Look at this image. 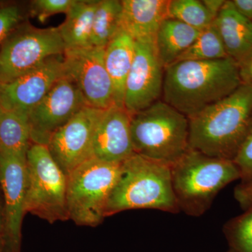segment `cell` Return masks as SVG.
Instances as JSON below:
<instances>
[{"mask_svg": "<svg viewBox=\"0 0 252 252\" xmlns=\"http://www.w3.org/2000/svg\"><path fill=\"white\" fill-rule=\"evenodd\" d=\"M238 63L177 61L165 67L162 100L189 118L225 98L242 85Z\"/></svg>", "mask_w": 252, "mask_h": 252, "instance_id": "6da1fadb", "label": "cell"}, {"mask_svg": "<svg viewBox=\"0 0 252 252\" xmlns=\"http://www.w3.org/2000/svg\"><path fill=\"white\" fill-rule=\"evenodd\" d=\"M189 122V148L233 160L252 127V88L242 84Z\"/></svg>", "mask_w": 252, "mask_h": 252, "instance_id": "7a4b0ae2", "label": "cell"}, {"mask_svg": "<svg viewBox=\"0 0 252 252\" xmlns=\"http://www.w3.org/2000/svg\"><path fill=\"white\" fill-rule=\"evenodd\" d=\"M136 209L180 211L172 187L171 166L134 153L121 165L105 215Z\"/></svg>", "mask_w": 252, "mask_h": 252, "instance_id": "3957f363", "label": "cell"}, {"mask_svg": "<svg viewBox=\"0 0 252 252\" xmlns=\"http://www.w3.org/2000/svg\"><path fill=\"white\" fill-rule=\"evenodd\" d=\"M171 174L180 210L193 217L205 213L220 190L240 179L233 160L209 157L190 148L172 165Z\"/></svg>", "mask_w": 252, "mask_h": 252, "instance_id": "277c9868", "label": "cell"}, {"mask_svg": "<svg viewBox=\"0 0 252 252\" xmlns=\"http://www.w3.org/2000/svg\"><path fill=\"white\" fill-rule=\"evenodd\" d=\"M134 153L172 166L189 149V118L162 99L131 118Z\"/></svg>", "mask_w": 252, "mask_h": 252, "instance_id": "5b68a950", "label": "cell"}, {"mask_svg": "<svg viewBox=\"0 0 252 252\" xmlns=\"http://www.w3.org/2000/svg\"><path fill=\"white\" fill-rule=\"evenodd\" d=\"M121 165L93 158L67 175L69 220L82 226L95 227L102 223L109 197L120 176Z\"/></svg>", "mask_w": 252, "mask_h": 252, "instance_id": "8992f818", "label": "cell"}, {"mask_svg": "<svg viewBox=\"0 0 252 252\" xmlns=\"http://www.w3.org/2000/svg\"><path fill=\"white\" fill-rule=\"evenodd\" d=\"M26 211L50 223L69 220L66 203L67 175L47 146L31 143L26 154Z\"/></svg>", "mask_w": 252, "mask_h": 252, "instance_id": "52a82bcc", "label": "cell"}, {"mask_svg": "<svg viewBox=\"0 0 252 252\" xmlns=\"http://www.w3.org/2000/svg\"><path fill=\"white\" fill-rule=\"evenodd\" d=\"M64 51L59 28L18 26L0 47V84L15 80Z\"/></svg>", "mask_w": 252, "mask_h": 252, "instance_id": "ba28073f", "label": "cell"}, {"mask_svg": "<svg viewBox=\"0 0 252 252\" xmlns=\"http://www.w3.org/2000/svg\"><path fill=\"white\" fill-rule=\"evenodd\" d=\"M64 75L77 86L88 106L106 109L114 105L112 81L104 64V48L66 49Z\"/></svg>", "mask_w": 252, "mask_h": 252, "instance_id": "9c48e42d", "label": "cell"}, {"mask_svg": "<svg viewBox=\"0 0 252 252\" xmlns=\"http://www.w3.org/2000/svg\"><path fill=\"white\" fill-rule=\"evenodd\" d=\"M86 105L77 86L63 76L28 114L31 143L47 146L51 136Z\"/></svg>", "mask_w": 252, "mask_h": 252, "instance_id": "30bf717a", "label": "cell"}, {"mask_svg": "<svg viewBox=\"0 0 252 252\" xmlns=\"http://www.w3.org/2000/svg\"><path fill=\"white\" fill-rule=\"evenodd\" d=\"M102 110L86 105L51 136L48 149L66 175L94 158V129Z\"/></svg>", "mask_w": 252, "mask_h": 252, "instance_id": "8fae6325", "label": "cell"}, {"mask_svg": "<svg viewBox=\"0 0 252 252\" xmlns=\"http://www.w3.org/2000/svg\"><path fill=\"white\" fill-rule=\"evenodd\" d=\"M164 71L154 44L135 41L124 95V108L129 114L133 115L161 99Z\"/></svg>", "mask_w": 252, "mask_h": 252, "instance_id": "7c38bea8", "label": "cell"}, {"mask_svg": "<svg viewBox=\"0 0 252 252\" xmlns=\"http://www.w3.org/2000/svg\"><path fill=\"white\" fill-rule=\"evenodd\" d=\"M63 59V55L52 56L27 74L0 84L1 108L28 116L64 76Z\"/></svg>", "mask_w": 252, "mask_h": 252, "instance_id": "4fadbf2b", "label": "cell"}, {"mask_svg": "<svg viewBox=\"0 0 252 252\" xmlns=\"http://www.w3.org/2000/svg\"><path fill=\"white\" fill-rule=\"evenodd\" d=\"M27 182L26 157L0 154V185L4 193L6 216L4 252H21Z\"/></svg>", "mask_w": 252, "mask_h": 252, "instance_id": "5bb4252c", "label": "cell"}, {"mask_svg": "<svg viewBox=\"0 0 252 252\" xmlns=\"http://www.w3.org/2000/svg\"><path fill=\"white\" fill-rule=\"evenodd\" d=\"M131 118L125 108L113 105L104 109L94 129V158L109 163L122 164L134 154Z\"/></svg>", "mask_w": 252, "mask_h": 252, "instance_id": "9a60e30c", "label": "cell"}, {"mask_svg": "<svg viewBox=\"0 0 252 252\" xmlns=\"http://www.w3.org/2000/svg\"><path fill=\"white\" fill-rule=\"evenodd\" d=\"M121 29L135 41L153 43L168 18L169 0H123Z\"/></svg>", "mask_w": 252, "mask_h": 252, "instance_id": "2e32d148", "label": "cell"}, {"mask_svg": "<svg viewBox=\"0 0 252 252\" xmlns=\"http://www.w3.org/2000/svg\"><path fill=\"white\" fill-rule=\"evenodd\" d=\"M227 56L238 64L252 52V21L239 14L231 1H225L214 21Z\"/></svg>", "mask_w": 252, "mask_h": 252, "instance_id": "e0dca14e", "label": "cell"}, {"mask_svg": "<svg viewBox=\"0 0 252 252\" xmlns=\"http://www.w3.org/2000/svg\"><path fill=\"white\" fill-rule=\"evenodd\" d=\"M135 51V41L122 30L104 49V64L112 81L114 105L123 108L126 81Z\"/></svg>", "mask_w": 252, "mask_h": 252, "instance_id": "ac0fdd59", "label": "cell"}, {"mask_svg": "<svg viewBox=\"0 0 252 252\" xmlns=\"http://www.w3.org/2000/svg\"><path fill=\"white\" fill-rule=\"evenodd\" d=\"M99 0H76L59 31L66 49L90 47L93 24Z\"/></svg>", "mask_w": 252, "mask_h": 252, "instance_id": "d6986e66", "label": "cell"}, {"mask_svg": "<svg viewBox=\"0 0 252 252\" xmlns=\"http://www.w3.org/2000/svg\"><path fill=\"white\" fill-rule=\"evenodd\" d=\"M200 32L177 20L165 19L154 41L158 56L163 67L175 63L198 38Z\"/></svg>", "mask_w": 252, "mask_h": 252, "instance_id": "ffe728a7", "label": "cell"}, {"mask_svg": "<svg viewBox=\"0 0 252 252\" xmlns=\"http://www.w3.org/2000/svg\"><path fill=\"white\" fill-rule=\"evenodd\" d=\"M31 144L28 116L2 109L0 112V154L26 157Z\"/></svg>", "mask_w": 252, "mask_h": 252, "instance_id": "44dd1931", "label": "cell"}, {"mask_svg": "<svg viewBox=\"0 0 252 252\" xmlns=\"http://www.w3.org/2000/svg\"><path fill=\"white\" fill-rule=\"evenodd\" d=\"M122 1L99 0L93 24L92 46L105 49L122 30Z\"/></svg>", "mask_w": 252, "mask_h": 252, "instance_id": "7402d4cb", "label": "cell"}, {"mask_svg": "<svg viewBox=\"0 0 252 252\" xmlns=\"http://www.w3.org/2000/svg\"><path fill=\"white\" fill-rule=\"evenodd\" d=\"M225 58H228V56L213 22L200 32L198 38L176 62L183 61H216Z\"/></svg>", "mask_w": 252, "mask_h": 252, "instance_id": "603a6c76", "label": "cell"}, {"mask_svg": "<svg viewBox=\"0 0 252 252\" xmlns=\"http://www.w3.org/2000/svg\"><path fill=\"white\" fill-rule=\"evenodd\" d=\"M167 13L168 18L200 31L210 26L215 20L201 0H169Z\"/></svg>", "mask_w": 252, "mask_h": 252, "instance_id": "cb8c5ba5", "label": "cell"}, {"mask_svg": "<svg viewBox=\"0 0 252 252\" xmlns=\"http://www.w3.org/2000/svg\"><path fill=\"white\" fill-rule=\"evenodd\" d=\"M246 210L225 228L239 252H252V205Z\"/></svg>", "mask_w": 252, "mask_h": 252, "instance_id": "d4e9b609", "label": "cell"}, {"mask_svg": "<svg viewBox=\"0 0 252 252\" xmlns=\"http://www.w3.org/2000/svg\"><path fill=\"white\" fill-rule=\"evenodd\" d=\"M76 0H34L31 4V14L44 21L53 15L67 14Z\"/></svg>", "mask_w": 252, "mask_h": 252, "instance_id": "484cf974", "label": "cell"}, {"mask_svg": "<svg viewBox=\"0 0 252 252\" xmlns=\"http://www.w3.org/2000/svg\"><path fill=\"white\" fill-rule=\"evenodd\" d=\"M240 172L242 183L252 181V127L233 158Z\"/></svg>", "mask_w": 252, "mask_h": 252, "instance_id": "4316f807", "label": "cell"}, {"mask_svg": "<svg viewBox=\"0 0 252 252\" xmlns=\"http://www.w3.org/2000/svg\"><path fill=\"white\" fill-rule=\"evenodd\" d=\"M22 20L21 9L16 5L0 8V47Z\"/></svg>", "mask_w": 252, "mask_h": 252, "instance_id": "83f0119b", "label": "cell"}, {"mask_svg": "<svg viewBox=\"0 0 252 252\" xmlns=\"http://www.w3.org/2000/svg\"><path fill=\"white\" fill-rule=\"evenodd\" d=\"M235 198L244 209L252 205V181L242 183L235 189Z\"/></svg>", "mask_w": 252, "mask_h": 252, "instance_id": "f1b7e54d", "label": "cell"}, {"mask_svg": "<svg viewBox=\"0 0 252 252\" xmlns=\"http://www.w3.org/2000/svg\"><path fill=\"white\" fill-rule=\"evenodd\" d=\"M238 66L242 84L252 88V52Z\"/></svg>", "mask_w": 252, "mask_h": 252, "instance_id": "f546056e", "label": "cell"}, {"mask_svg": "<svg viewBox=\"0 0 252 252\" xmlns=\"http://www.w3.org/2000/svg\"><path fill=\"white\" fill-rule=\"evenodd\" d=\"M235 9L242 16L252 21V0H230Z\"/></svg>", "mask_w": 252, "mask_h": 252, "instance_id": "4dcf8cb0", "label": "cell"}, {"mask_svg": "<svg viewBox=\"0 0 252 252\" xmlns=\"http://www.w3.org/2000/svg\"><path fill=\"white\" fill-rule=\"evenodd\" d=\"M205 7L215 18L223 8L225 0H202Z\"/></svg>", "mask_w": 252, "mask_h": 252, "instance_id": "1f68e13d", "label": "cell"}, {"mask_svg": "<svg viewBox=\"0 0 252 252\" xmlns=\"http://www.w3.org/2000/svg\"><path fill=\"white\" fill-rule=\"evenodd\" d=\"M1 215H0V237H1Z\"/></svg>", "mask_w": 252, "mask_h": 252, "instance_id": "d6a6232c", "label": "cell"}, {"mask_svg": "<svg viewBox=\"0 0 252 252\" xmlns=\"http://www.w3.org/2000/svg\"><path fill=\"white\" fill-rule=\"evenodd\" d=\"M1 110H2V108H1V104H0V112H1Z\"/></svg>", "mask_w": 252, "mask_h": 252, "instance_id": "836d02e7", "label": "cell"}, {"mask_svg": "<svg viewBox=\"0 0 252 252\" xmlns=\"http://www.w3.org/2000/svg\"></svg>", "mask_w": 252, "mask_h": 252, "instance_id": "e575fe53", "label": "cell"}]
</instances>
